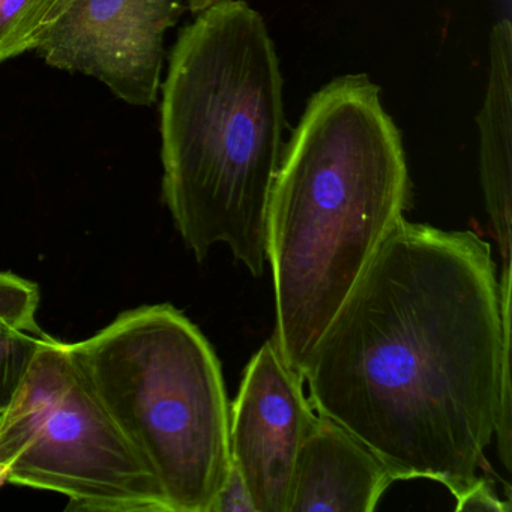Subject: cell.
Returning a JSON list of instances; mask_svg holds the SVG:
<instances>
[{
	"instance_id": "cell-1",
	"label": "cell",
	"mask_w": 512,
	"mask_h": 512,
	"mask_svg": "<svg viewBox=\"0 0 512 512\" xmlns=\"http://www.w3.org/2000/svg\"><path fill=\"white\" fill-rule=\"evenodd\" d=\"M511 266L472 230L395 226L302 368L319 415L346 428L395 481L455 500L487 470L511 374Z\"/></svg>"
},
{
	"instance_id": "cell-2",
	"label": "cell",
	"mask_w": 512,
	"mask_h": 512,
	"mask_svg": "<svg viewBox=\"0 0 512 512\" xmlns=\"http://www.w3.org/2000/svg\"><path fill=\"white\" fill-rule=\"evenodd\" d=\"M409 203L400 131L380 89L347 76L313 95L283 149L266 220L274 340L292 370L302 373Z\"/></svg>"
},
{
	"instance_id": "cell-3",
	"label": "cell",
	"mask_w": 512,
	"mask_h": 512,
	"mask_svg": "<svg viewBox=\"0 0 512 512\" xmlns=\"http://www.w3.org/2000/svg\"><path fill=\"white\" fill-rule=\"evenodd\" d=\"M161 95L163 197L197 262L218 244L253 277L283 155V79L262 17L242 0L179 34Z\"/></svg>"
},
{
	"instance_id": "cell-4",
	"label": "cell",
	"mask_w": 512,
	"mask_h": 512,
	"mask_svg": "<svg viewBox=\"0 0 512 512\" xmlns=\"http://www.w3.org/2000/svg\"><path fill=\"white\" fill-rule=\"evenodd\" d=\"M68 347L169 511L209 512L232 466L230 403L202 331L173 305H143Z\"/></svg>"
},
{
	"instance_id": "cell-5",
	"label": "cell",
	"mask_w": 512,
	"mask_h": 512,
	"mask_svg": "<svg viewBox=\"0 0 512 512\" xmlns=\"http://www.w3.org/2000/svg\"><path fill=\"white\" fill-rule=\"evenodd\" d=\"M8 482L55 491L67 509L170 512L154 473L113 421L71 355L44 335L10 406L0 413Z\"/></svg>"
},
{
	"instance_id": "cell-6",
	"label": "cell",
	"mask_w": 512,
	"mask_h": 512,
	"mask_svg": "<svg viewBox=\"0 0 512 512\" xmlns=\"http://www.w3.org/2000/svg\"><path fill=\"white\" fill-rule=\"evenodd\" d=\"M185 0H70L37 52L50 67L94 77L130 106L161 89L164 37Z\"/></svg>"
},
{
	"instance_id": "cell-7",
	"label": "cell",
	"mask_w": 512,
	"mask_h": 512,
	"mask_svg": "<svg viewBox=\"0 0 512 512\" xmlns=\"http://www.w3.org/2000/svg\"><path fill=\"white\" fill-rule=\"evenodd\" d=\"M316 418L304 377L272 337L248 362L230 406V458L257 512H289L296 460Z\"/></svg>"
},
{
	"instance_id": "cell-8",
	"label": "cell",
	"mask_w": 512,
	"mask_h": 512,
	"mask_svg": "<svg viewBox=\"0 0 512 512\" xmlns=\"http://www.w3.org/2000/svg\"><path fill=\"white\" fill-rule=\"evenodd\" d=\"M394 482L365 443L317 413L296 460L289 512H371Z\"/></svg>"
},
{
	"instance_id": "cell-9",
	"label": "cell",
	"mask_w": 512,
	"mask_h": 512,
	"mask_svg": "<svg viewBox=\"0 0 512 512\" xmlns=\"http://www.w3.org/2000/svg\"><path fill=\"white\" fill-rule=\"evenodd\" d=\"M512 31L508 19L490 35L487 95L478 116L481 184L503 266H511Z\"/></svg>"
},
{
	"instance_id": "cell-10",
	"label": "cell",
	"mask_w": 512,
	"mask_h": 512,
	"mask_svg": "<svg viewBox=\"0 0 512 512\" xmlns=\"http://www.w3.org/2000/svg\"><path fill=\"white\" fill-rule=\"evenodd\" d=\"M70 0H0V64L37 50Z\"/></svg>"
},
{
	"instance_id": "cell-11",
	"label": "cell",
	"mask_w": 512,
	"mask_h": 512,
	"mask_svg": "<svg viewBox=\"0 0 512 512\" xmlns=\"http://www.w3.org/2000/svg\"><path fill=\"white\" fill-rule=\"evenodd\" d=\"M44 335L0 323V413L10 406L19 392Z\"/></svg>"
},
{
	"instance_id": "cell-12",
	"label": "cell",
	"mask_w": 512,
	"mask_h": 512,
	"mask_svg": "<svg viewBox=\"0 0 512 512\" xmlns=\"http://www.w3.org/2000/svg\"><path fill=\"white\" fill-rule=\"evenodd\" d=\"M40 287L11 272L0 271V323L43 335L38 325Z\"/></svg>"
},
{
	"instance_id": "cell-13",
	"label": "cell",
	"mask_w": 512,
	"mask_h": 512,
	"mask_svg": "<svg viewBox=\"0 0 512 512\" xmlns=\"http://www.w3.org/2000/svg\"><path fill=\"white\" fill-rule=\"evenodd\" d=\"M209 512H257L247 482L235 464L230 466L229 476L215 496Z\"/></svg>"
},
{
	"instance_id": "cell-14",
	"label": "cell",
	"mask_w": 512,
	"mask_h": 512,
	"mask_svg": "<svg viewBox=\"0 0 512 512\" xmlns=\"http://www.w3.org/2000/svg\"><path fill=\"white\" fill-rule=\"evenodd\" d=\"M455 509L464 512H509L511 503L500 500L490 478L479 476L475 484L458 497Z\"/></svg>"
},
{
	"instance_id": "cell-15",
	"label": "cell",
	"mask_w": 512,
	"mask_h": 512,
	"mask_svg": "<svg viewBox=\"0 0 512 512\" xmlns=\"http://www.w3.org/2000/svg\"><path fill=\"white\" fill-rule=\"evenodd\" d=\"M187 2L188 10L193 14H200L202 11L208 10V8L214 7V5L221 4L224 0H185Z\"/></svg>"
},
{
	"instance_id": "cell-16",
	"label": "cell",
	"mask_w": 512,
	"mask_h": 512,
	"mask_svg": "<svg viewBox=\"0 0 512 512\" xmlns=\"http://www.w3.org/2000/svg\"><path fill=\"white\" fill-rule=\"evenodd\" d=\"M8 482V473L4 467H0V488L4 487Z\"/></svg>"
}]
</instances>
